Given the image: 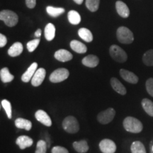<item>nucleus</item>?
Returning <instances> with one entry per match:
<instances>
[{"label":"nucleus","mask_w":153,"mask_h":153,"mask_svg":"<svg viewBox=\"0 0 153 153\" xmlns=\"http://www.w3.org/2000/svg\"><path fill=\"white\" fill-rule=\"evenodd\" d=\"M78 35L82 40L87 42V43H90L93 41V35L91 32L88 28H81L78 30Z\"/></svg>","instance_id":"nucleus-24"},{"label":"nucleus","mask_w":153,"mask_h":153,"mask_svg":"<svg viewBox=\"0 0 153 153\" xmlns=\"http://www.w3.org/2000/svg\"><path fill=\"white\" fill-rule=\"evenodd\" d=\"M123 127L126 131L133 133H139L143 131V123L137 118L128 116L123 120Z\"/></svg>","instance_id":"nucleus-1"},{"label":"nucleus","mask_w":153,"mask_h":153,"mask_svg":"<svg viewBox=\"0 0 153 153\" xmlns=\"http://www.w3.org/2000/svg\"><path fill=\"white\" fill-rule=\"evenodd\" d=\"M142 106L145 111L149 116L153 117V102L148 99H143L142 100Z\"/></svg>","instance_id":"nucleus-27"},{"label":"nucleus","mask_w":153,"mask_h":153,"mask_svg":"<svg viewBox=\"0 0 153 153\" xmlns=\"http://www.w3.org/2000/svg\"><path fill=\"white\" fill-rule=\"evenodd\" d=\"M100 0H86V7L91 12L98 10Z\"/></svg>","instance_id":"nucleus-30"},{"label":"nucleus","mask_w":153,"mask_h":153,"mask_svg":"<svg viewBox=\"0 0 153 153\" xmlns=\"http://www.w3.org/2000/svg\"><path fill=\"white\" fill-rule=\"evenodd\" d=\"M146 89L149 94L153 97V78H150L146 81Z\"/></svg>","instance_id":"nucleus-34"},{"label":"nucleus","mask_w":153,"mask_h":153,"mask_svg":"<svg viewBox=\"0 0 153 153\" xmlns=\"http://www.w3.org/2000/svg\"><path fill=\"white\" fill-rule=\"evenodd\" d=\"M54 57L57 60L65 62L71 60L73 57V55L70 51H67V50L60 49L55 53Z\"/></svg>","instance_id":"nucleus-11"},{"label":"nucleus","mask_w":153,"mask_h":153,"mask_svg":"<svg viewBox=\"0 0 153 153\" xmlns=\"http://www.w3.org/2000/svg\"><path fill=\"white\" fill-rule=\"evenodd\" d=\"M7 43V38L3 34H0V47L3 48Z\"/></svg>","instance_id":"nucleus-36"},{"label":"nucleus","mask_w":153,"mask_h":153,"mask_svg":"<svg viewBox=\"0 0 153 153\" xmlns=\"http://www.w3.org/2000/svg\"><path fill=\"white\" fill-rule=\"evenodd\" d=\"M131 150L132 153H146L144 145L140 141H135L132 143Z\"/></svg>","instance_id":"nucleus-28"},{"label":"nucleus","mask_w":153,"mask_h":153,"mask_svg":"<svg viewBox=\"0 0 153 153\" xmlns=\"http://www.w3.org/2000/svg\"><path fill=\"white\" fill-rule=\"evenodd\" d=\"M68 18L69 22L71 24L77 25L81 22V16L76 11L71 10L68 12Z\"/></svg>","instance_id":"nucleus-25"},{"label":"nucleus","mask_w":153,"mask_h":153,"mask_svg":"<svg viewBox=\"0 0 153 153\" xmlns=\"http://www.w3.org/2000/svg\"><path fill=\"white\" fill-rule=\"evenodd\" d=\"M23 50H24V47H23L22 43L20 42H16L9 48L8 54L11 57H17L22 54Z\"/></svg>","instance_id":"nucleus-18"},{"label":"nucleus","mask_w":153,"mask_h":153,"mask_svg":"<svg viewBox=\"0 0 153 153\" xmlns=\"http://www.w3.org/2000/svg\"><path fill=\"white\" fill-rule=\"evenodd\" d=\"M111 85L114 90L116 92L119 94L120 95H125L127 91H126V89L125 87L123 85V84L120 82L119 80L115 77H112L111 79Z\"/></svg>","instance_id":"nucleus-17"},{"label":"nucleus","mask_w":153,"mask_h":153,"mask_svg":"<svg viewBox=\"0 0 153 153\" xmlns=\"http://www.w3.org/2000/svg\"><path fill=\"white\" fill-rule=\"evenodd\" d=\"M116 9L118 15L123 18H128L130 15L128 7L123 1H117L116 3Z\"/></svg>","instance_id":"nucleus-16"},{"label":"nucleus","mask_w":153,"mask_h":153,"mask_svg":"<svg viewBox=\"0 0 153 153\" xmlns=\"http://www.w3.org/2000/svg\"><path fill=\"white\" fill-rule=\"evenodd\" d=\"M62 128L68 133L74 134L79 131V125L78 120L75 117L72 116H69L63 120Z\"/></svg>","instance_id":"nucleus-3"},{"label":"nucleus","mask_w":153,"mask_h":153,"mask_svg":"<svg viewBox=\"0 0 153 153\" xmlns=\"http://www.w3.org/2000/svg\"><path fill=\"white\" fill-rule=\"evenodd\" d=\"M143 61L147 66H153V49L149 50L143 55Z\"/></svg>","instance_id":"nucleus-29"},{"label":"nucleus","mask_w":153,"mask_h":153,"mask_svg":"<svg viewBox=\"0 0 153 153\" xmlns=\"http://www.w3.org/2000/svg\"><path fill=\"white\" fill-rule=\"evenodd\" d=\"M51 153H69V151L63 147L55 146L53 148Z\"/></svg>","instance_id":"nucleus-35"},{"label":"nucleus","mask_w":153,"mask_h":153,"mask_svg":"<svg viewBox=\"0 0 153 153\" xmlns=\"http://www.w3.org/2000/svg\"><path fill=\"white\" fill-rule=\"evenodd\" d=\"M26 4L28 8L33 9L36 5V0H26Z\"/></svg>","instance_id":"nucleus-37"},{"label":"nucleus","mask_w":153,"mask_h":153,"mask_svg":"<svg viewBox=\"0 0 153 153\" xmlns=\"http://www.w3.org/2000/svg\"><path fill=\"white\" fill-rule=\"evenodd\" d=\"M46 75V71L44 68H38L31 79V85L33 87H39L43 83Z\"/></svg>","instance_id":"nucleus-9"},{"label":"nucleus","mask_w":153,"mask_h":153,"mask_svg":"<svg viewBox=\"0 0 153 153\" xmlns=\"http://www.w3.org/2000/svg\"><path fill=\"white\" fill-rule=\"evenodd\" d=\"M1 106L3 107L4 109L5 110L6 114L7 115V117L9 119H11L12 117V108H11V105L10 101H9L7 99H3L1 102Z\"/></svg>","instance_id":"nucleus-31"},{"label":"nucleus","mask_w":153,"mask_h":153,"mask_svg":"<svg viewBox=\"0 0 153 153\" xmlns=\"http://www.w3.org/2000/svg\"><path fill=\"white\" fill-rule=\"evenodd\" d=\"M82 64L88 68H95L99 65V59L97 55H89L82 59Z\"/></svg>","instance_id":"nucleus-15"},{"label":"nucleus","mask_w":153,"mask_h":153,"mask_svg":"<svg viewBox=\"0 0 153 153\" xmlns=\"http://www.w3.org/2000/svg\"><path fill=\"white\" fill-rule=\"evenodd\" d=\"M40 41H41V40H40L39 38H36V39L28 41L27 43V45H26V47H27L28 52L30 53L33 52V51L37 48V47L38 46V45H39L40 43Z\"/></svg>","instance_id":"nucleus-33"},{"label":"nucleus","mask_w":153,"mask_h":153,"mask_svg":"<svg viewBox=\"0 0 153 153\" xmlns=\"http://www.w3.org/2000/svg\"><path fill=\"white\" fill-rule=\"evenodd\" d=\"M70 48L74 52L80 53V54H83L87 51V48L85 44L76 40H73L70 42Z\"/></svg>","instance_id":"nucleus-19"},{"label":"nucleus","mask_w":153,"mask_h":153,"mask_svg":"<svg viewBox=\"0 0 153 153\" xmlns=\"http://www.w3.org/2000/svg\"><path fill=\"white\" fill-rule=\"evenodd\" d=\"M74 150L79 153H85L89 150V145L85 140H82L80 141H75L72 144Z\"/></svg>","instance_id":"nucleus-21"},{"label":"nucleus","mask_w":153,"mask_h":153,"mask_svg":"<svg viewBox=\"0 0 153 153\" xmlns=\"http://www.w3.org/2000/svg\"><path fill=\"white\" fill-rule=\"evenodd\" d=\"M120 74L125 81L131 84H137L138 82V77L133 72H130L125 69H120Z\"/></svg>","instance_id":"nucleus-14"},{"label":"nucleus","mask_w":153,"mask_h":153,"mask_svg":"<svg viewBox=\"0 0 153 153\" xmlns=\"http://www.w3.org/2000/svg\"><path fill=\"white\" fill-rule=\"evenodd\" d=\"M35 118L38 122L47 127H51L52 126V120L45 111L41 109L38 110L35 114Z\"/></svg>","instance_id":"nucleus-10"},{"label":"nucleus","mask_w":153,"mask_h":153,"mask_svg":"<svg viewBox=\"0 0 153 153\" xmlns=\"http://www.w3.org/2000/svg\"><path fill=\"white\" fill-rule=\"evenodd\" d=\"M109 53L112 58L118 62H125L128 59V55L125 51L118 45H111L110 47Z\"/></svg>","instance_id":"nucleus-5"},{"label":"nucleus","mask_w":153,"mask_h":153,"mask_svg":"<svg viewBox=\"0 0 153 153\" xmlns=\"http://www.w3.org/2000/svg\"><path fill=\"white\" fill-rule=\"evenodd\" d=\"M152 150V153H153V145H152V150Z\"/></svg>","instance_id":"nucleus-40"},{"label":"nucleus","mask_w":153,"mask_h":153,"mask_svg":"<svg viewBox=\"0 0 153 153\" xmlns=\"http://www.w3.org/2000/svg\"><path fill=\"white\" fill-rule=\"evenodd\" d=\"M37 70H38V63L37 62L32 63V64L29 66V68L26 70V71L22 74V81L24 82H26V83H27V82L30 81Z\"/></svg>","instance_id":"nucleus-13"},{"label":"nucleus","mask_w":153,"mask_h":153,"mask_svg":"<svg viewBox=\"0 0 153 153\" xmlns=\"http://www.w3.org/2000/svg\"><path fill=\"white\" fill-rule=\"evenodd\" d=\"M116 115V111L113 108H108L99 113L97 116V120L101 124H107L111 122Z\"/></svg>","instance_id":"nucleus-7"},{"label":"nucleus","mask_w":153,"mask_h":153,"mask_svg":"<svg viewBox=\"0 0 153 153\" xmlns=\"http://www.w3.org/2000/svg\"><path fill=\"white\" fill-rule=\"evenodd\" d=\"M46 11L48 14L55 18V17H57L60 16V15L62 14L65 11V9L61 8V7H51V6H48L46 8Z\"/></svg>","instance_id":"nucleus-26"},{"label":"nucleus","mask_w":153,"mask_h":153,"mask_svg":"<svg viewBox=\"0 0 153 153\" xmlns=\"http://www.w3.org/2000/svg\"><path fill=\"white\" fill-rule=\"evenodd\" d=\"M99 148L103 153H115L116 145L110 139H104L99 143Z\"/></svg>","instance_id":"nucleus-8"},{"label":"nucleus","mask_w":153,"mask_h":153,"mask_svg":"<svg viewBox=\"0 0 153 153\" xmlns=\"http://www.w3.org/2000/svg\"><path fill=\"white\" fill-rule=\"evenodd\" d=\"M70 72L66 68H58L53 71L50 75L49 79L53 83H59L62 82L68 78Z\"/></svg>","instance_id":"nucleus-6"},{"label":"nucleus","mask_w":153,"mask_h":153,"mask_svg":"<svg viewBox=\"0 0 153 153\" xmlns=\"http://www.w3.org/2000/svg\"><path fill=\"white\" fill-rule=\"evenodd\" d=\"M73 1H74V2L77 4H82V2H83L84 0H73Z\"/></svg>","instance_id":"nucleus-39"},{"label":"nucleus","mask_w":153,"mask_h":153,"mask_svg":"<svg viewBox=\"0 0 153 153\" xmlns=\"http://www.w3.org/2000/svg\"><path fill=\"white\" fill-rule=\"evenodd\" d=\"M48 144L44 140H40L36 145V150L35 153H46Z\"/></svg>","instance_id":"nucleus-32"},{"label":"nucleus","mask_w":153,"mask_h":153,"mask_svg":"<svg viewBox=\"0 0 153 153\" xmlns=\"http://www.w3.org/2000/svg\"><path fill=\"white\" fill-rule=\"evenodd\" d=\"M15 126L20 129H25L29 131L32 128V123L29 120L23 118H18L15 120Z\"/></svg>","instance_id":"nucleus-20"},{"label":"nucleus","mask_w":153,"mask_h":153,"mask_svg":"<svg viewBox=\"0 0 153 153\" xmlns=\"http://www.w3.org/2000/svg\"><path fill=\"white\" fill-rule=\"evenodd\" d=\"M0 19L9 27L15 26L19 22L18 15L11 10L1 11L0 12Z\"/></svg>","instance_id":"nucleus-4"},{"label":"nucleus","mask_w":153,"mask_h":153,"mask_svg":"<svg viewBox=\"0 0 153 153\" xmlns=\"http://www.w3.org/2000/svg\"><path fill=\"white\" fill-rule=\"evenodd\" d=\"M116 36L118 41L123 44H130L134 41L133 33L129 28L125 26H120L118 28Z\"/></svg>","instance_id":"nucleus-2"},{"label":"nucleus","mask_w":153,"mask_h":153,"mask_svg":"<svg viewBox=\"0 0 153 153\" xmlns=\"http://www.w3.org/2000/svg\"><path fill=\"white\" fill-rule=\"evenodd\" d=\"M44 34H45V38L47 41H53L55 36V27L54 25L51 23L48 24L45 27Z\"/></svg>","instance_id":"nucleus-22"},{"label":"nucleus","mask_w":153,"mask_h":153,"mask_svg":"<svg viewBox=\"0 0 153 153\" xmlns=\"http://www.w3.org/2000/svg\"><path fill=\"white\" fill-rule=\"evenodd\" d=\"M41 30L40 29V28H38V29L35 32V36L37 38H40L41 36Z\"/></svg>","instance_id":"nucleus-38"},{"label":"nucleus","mask_w":153,"mask_h":153,"mask_svg":"<svg viewBox=\"0 0 153 153\" xmlns=\"http://www.w3.org/2000/svg\"><path fill=\"white\" fill-rule=\"evenodd\" d=\"M33 143V140L31 137L27 136V135H21L17 137L16 140V144L19 147L21 150L29 148Z\"/></svg>","instance_id":"nucleus-12"},{"label":"nucleus","mask_w":153,"mask_h":153,"mask_svg":"<svg viewBox=\"0 0 153 153\" xmlns=\"http://www.w3.org/2000/svg\"><path fill=\"white\" fill-rule=\"evenodd\" d=\"M0 78L4 83H9L14 80V76L10 73L8 68H4L0 70Z\"/></svg>","instance_id":"nucleus-23"}]
</instances>
